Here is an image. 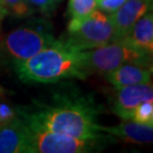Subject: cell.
I'll use <instances>...</instances> for the list:
<instances>
[{
	"instance_id": "obj_1",
	"label": "cell",
	"mask_w": 153,
	"mask_h": 153,
	"mask_svg": "<svg viewBox=\"0 0 153 153\" xmlns=\"http://www.w3.org/2000/svg\"><path fill=\"white\" fill-rule=\"evenodd\" d=\"M52 91L46 100H33L31 105L16 108L17 114L29 126L79 138L111 136L100 130L99 115L102 105L91 94L67 85Z\"/></svg>"
},
{
	"instance_id": "obj_2",
	"label": "cell",
	"mask_w": 153,
	"mask_h": 153,
	"mask_svg": "<svg viewBox=\"0 0 153 153\" xmlns=\"http://www.w3.org/2000/svg\"><path fill=\"white\" fill-rule=\"evenodd\" d=\"M14 70L24 82L55 84L66 79H88L82 51L63 39H57L51 46L15 65Z\"/></svg>"
},
{
	"instance_id": "obj_3",
	"label": "cell",
	"mask_w": 153,
	"mask_h": 153,
	"mask_svg": "<svg viewBox=\"0 0 153 153\" xmlns=\"http://www.w3.org/2000/svg\"><path fill=\"white\" fill-rule=\"evenodd\" d=\"M49 20L35 17L28 20L0 41V64L15 66L56 41Z\"/></svg>"
},
{
	"instance_id": "obj_4",
	"label": "cell",
	"mask_w": 153,
	"mask_h": 153,
	"mask_svg": "<svg viewBox=\"0 0 153 153\" xmlns=\"http://www.w3.org/2000/svg\"><path fill=\"white\" fill-rule=\"evenodd\" d=\"M82 65L88 76L106 75L123 64L152 69V55L128 47L122 42H111L102 47L82 51Z\"/></svg>"
},
{
	"instance_id": "obj_5",
	"label": "cell",
	"mask_w": 153,
	"mask_h": 153,
	"mask_svg": "<svg viewBox=\"0 0 153 153\" xmlns=\"http://www.w3.org/2000/svg\"><path fill=\"white\" fill-rule=\"evenodd\" d=\"M28 125V124H27ZM29 153H91L103 150L114 136L79 138L72 135L29 126Z\"/></svg>"
},
{
	"instance_id": "obj_6",
	"label": "cell",
	"mask_w": 153,
	"mask_h": 153,
	"mask_svg": "<svg viewBox=\"0 0 153 153\" xmlns=\"http://www.w3.org/2000/svg\"><path fill=\"white\" fill-rule=\"evenodd\" d=\"M114 28L109 18L100 10L79 18H71L67 34L62 38L79 51L102 47L111 42Z\"/></svg>"
},
{
	"instance_id": "obj_7",
	"label": "cell",
	"mask_w": 153,
	"mask_h": 153,
	"mask_svg": "<svg viewBox=\"0 0 153 153\" xmlns=\"http://www.w3.org/2000/svg\"><path fill=\"white\" fill-rule=\"evenodd\" d=\"M146 100H153L151 82L115 88L111 99V111L122 120H131L134 109Z\"/></svg>"
},
{
	"instance_id": "obj_8",
	"label": "cell",
	"mask_w": 153,
	"mask_h": 153,
	"mask_svg": "<svg viewBox=\"0 0 153 153\" xmlns=\"http://www.w3.org/2000/svg\"><path fill=\"white\" fill-rule=\"evenodd\" d=\"M151 9V0H126L117 10L109 14L114 28L111 42L121 41L136 21Z\"/></svg>"
},
{
	"instance_id": "obj_9",
	"label": "cell",
	"mask_w": 153,
	"mask_h": 153,
	"mask_svg": "<svg viewBox=\"0 0 153 153\" xmlns=\"http://www.w3.org/2000/svg\"><path fill=\"white\" fill-rule=\"evenodd\" d=\"M29 152V127L19 115L0 124V153Z\"/></svg>"
},
{
	"instance_id": "obj_10",
	"label": "cell",
	"mask_w": 153,
	"mask_h": 153,
	"mask_svg": "<svg viewBox=\"0 0 153 153\" xmlns=\"http://www.w3.org/2000/svg\"><path fill=\"white\" fill-rule=\"evenodd\" d=\"M100 130L108 135L122 139L125 142L144 144L150 143L153 139V126L133 120H123L115 126H103L100 124Z\"/></svg>"
},
{
	"instance_id": "obj_11",
	"label": "cell",
	"mask_w": 153,
	"mask_h": 153,
	"mask_svg": "<svg viewBox=\"0 0 153 153\" xmlns=\"http://www.w3.org/2000/svg\"><path fill=\"white\" fill-rule=\"evenodd\" d=\"M119 42L128 47L144 52L149 55L153 53V15L149 11L140 17L132 26L128 34Z\"/></svg>"
},
{
	"instance_id": "obj_12",
	"label": "cell",
	"mask_w": 153,
	"mask_h": 153,
	"mask_svg": "<svg viewBox=\"0 0 153 153\" xmlns=\"http://www.w3.org/2000/svg\"><path fill=\"white\" fill-rule=\"evenodd\" d=\"M151 74V69L147 67L135 64H123L105 76L114 88H120L128 85L150 82Z\"/></svg>"
},
{
	"instance_id": "obj_13",
	"label": "cell",
	"mask_w": 153,
	"mask_h": 153,
	"mask_svg": "<svg viewBox=\"0 0 153 153\" xmlns=\"http://www.w3.org/2000/svg\"><path fill=\"white\" fill-rule=\"evenodd\" d=\"M96 0H69L67 14L71 18H79L97 10Z\"/></svg>"
},
{
	"instance_id": "obj_14",
	"label": "cell",
	"mask_w": 153,
	"mask_h": 153,
	"mask_svg": "<svg viewBox=\"0 0 153 153\" xmlns=\"http://www.w3.org/2000/svg\"><path fill=\"white\" fill-rule=\"evenodd\" d=\"M131 120L153 126V100H146L137 105Z\"/></svg>"
},
{
	"instance_id": "obj_15",
	"label": "cell",
	"mask_w": 153,
	"mask_h": 153,
	"mask_svg": "<svg viewBox=\"0 0 153 153\" xmlns=\"http://www.w3.org/2000/svg\"><path fill=\"white\" fill-rule=\"evenodd\" d=\"M0 2L7 9L8 13L19 18L29 16L34 12L25 0H0Z\"/></svg>"
},
{
	"instance_id": "obj_16",
	"label": "cell",
	"mask_w": 153,
	"mask_h": 153,
	"mask_svg": "<svg viewBox=\"0 0 153 153\" xmlns=\"http://www.w3.org/2000/svg\"><path fill=\"white\" fill-rule=\"evenodd\" d=\"M33 11L37 10L44 15H50L55 11L62 0H25Z\"/></svg>"
},
{
	"instance_id": "obj_17",
	"label": "cell",
	"mask_w": 153,
	"mask_h": 153,
	"mask_svg": "<svg viewBox=\"0 0 153 153\" xmlns=\"http://www.w3.org/2000/svg\"><path fill=\"white\" fill-rule=\"evenodd\" d=\"M126 0H96L97 8L103 13L111 14L120 7Z\"/></svg>"
},
{
	"instance_id": "obj_18",
	"label": "cell",
	"mask_w": 153,
	"mask_h": 153,
	"mask_svg": "<svg viewBox=\"0 0 153 153\" xmlns=\"http://www.w3.org/2000/svg\"><path fill=\"white\" fill-rule=\"evenodd\" d=\"M17 115L16 111L7 103L0 102V124L5 123Z\"/></svg>"
},
{
	"instance_id": "obj_19",
	"label": "cell",
	"mask_w": 153,
	"mask_h": 153,
	"mask_svg": "<svg viewBox=\"0 0 153 153\" xmlns=\"http://www.w3.org/2000/svg\"><path fill=\"white\" fill-rule=\"evenodd\" d=\"M9 13H8V11H7V9H6L4 6H3L2 4H1V2H0V18L1 19H3L6 15H8Z\"/></svg>"
},
{
	"instance_id": "obj_20",
	"label": "cell",
	"mask_w": 153,
	"mask_h": 153,
	"mask_svg": "<svg viewBox=\"0 0 153 153\" xmlns=\"http://www.w3.org/2000/svg\"><path fill=\"white\" fill-rule=\"evenodd\" d=\"M1 21H2V19L0 18V29H1Z\"/></svg>"
}]
</instances>
